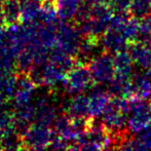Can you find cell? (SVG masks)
Instances as JSON below:
<instances>
[{
	"instance_id": "obj_18",
	"label": "cell",
	"mask_w": 151,
	"mask_h": 151,
	"mask_svg": "<svg viewBox=\"0 0 151 151\" xmlns=\"http://www.w3.org/2000/svg\"><path fill=\"white\" fill-rule=\"evenodd\" d=\"M0 133L1 136L17 133L14 111H8L4 109L0 110Z\"/></svg>"
},
{
	"instance_id": "obj_10",
	"label": "cell",
	"mask_w": 151,
	"mask_h": 151,
	"mask_svg": "<svg viewBox=\"0 0 151 151\" xmlns=\"http://www.w3.org/2000/svg\"><path fill=\"white\" fill-rule=\"evenodd\" d=\"M35 96L34 82L29 77H22L19 79L18 88L14 96V107L27 105L33 102Z\"/></svg>"
},
{
	"instance_id": "obj_22",
	"label": "cell",
	"mask_w": 151,
	"mask_h": 151,
	"mask_svg": "<svg viewBox=\"0 0 151 151\" xmlns=\"http://www.w3.org/2000/svg\"><path fill=\"white\" fill-rule=\"evenodd\" d=\"M90 4H96V3H105L108 2V0H86Z\"/></svg>"
},
{
	"instance_id": "obj_15",
	"label": "cell",
	"mask_w": 151,
	"mask_h": 151,
	"mask_svg": "<svg viewBox=\"0 0 151 151\" xmlns=\"http://www.w3.org/2000/svg\"><path fill=\"white\" fill-rule=\"evenodd\" d=\"M117 151H151L145 143L135 135L134 137H125L118 144Z\"/></svg>"
},
{
	"instance_id": "obj_9",
	"label": "cell",
	"mask_w": 151,
	"mask_h": 151,
	"mask_svg": "<svg viewBox=\"0 0 151 151\" xmlns=\"http://www.w3.org/2000/svg\"><path fill=\"white\" fill-rule=\"evenodd\" d=\"M110 93L104 88H91L90 93H88V114L91 118H96L102 115L105 110L106 106L108 105L110 99Z\"/></svg>"
},
{
	"instance_id": "obj_8",
	"label": "cell",
	"mask_w": 151,
	"mask_h": 151,
	"mask_svg": "<svg viewBox=\"0 0 151 151\" xmlns=\"http://www.w3.org/2000/svg\"><path fill=\"white\" fill-rule=\"evenodd\" d=\"M129 54L134 62V65L144 71H151V42H132L129 46Z\"/></svg>"
},
{
	"instance_id": "obj_25",
	"label": "cell",
	"mask_w": 151,
	"mask_h": 151,
	"mask_svg": "<svg viewBox=\"0 0 151 151\" xmlns=\"http://www.w3.org/2000/svg\"><path fill=\"white\" fill-rule=\"evenodd\" d=\"M20 151H32V150L28 149V148H26V147H24V148H20Z\"/></svg>"
},
{
	"instance_id": "obj_5",
	"label": "cell",
	"mask_w": 151,
	"mask_h": 151,
	"mask_svg": "<svg viewBox=\"0 0 151 151\" xmlns=\"http://www.w3.org/2000/svg\"><path fill=\"white\" fill-rule=\"evenodd\" d=\"M93 82V79L91 71L86 66L72 68L64 80L66 91L72 96L86 93L88 90L91 88Z\"/></svg>"
},
{
	"instance_id": "obj_19",
	"label": "cell",
	"mask_w": 151,
	"mask_h": 151,
	"mask_svg": "<svg viewBox=\"0 0 151 151\" xmlns=\"http://www.w3.org/2000/svg\"><path fill=\"white\" fill-rule=\"evenodd\" d=\"M70 142H68L66 139L62 138L61 136L57 135L54 136V138L50 141L46 151H68L70 147Z\"/></svg>"
},
{
	"instance_id": "obj_27",
	"label": "cell",
	"mask_w": 151,
	"mask_h": 151,
	"mask_svg": "<svg viewBox=\"0 0 151 151\" xmlns=\"http://www.w3.org/2000/svg\"><path fill=\"white\" fill-rule=\"evenodd\" d=\"M149 73H150V74H151V71H150V72H149Z\"/></svg>"
},
{
	"instance_id": "obj_16",
	"label": "cell",
	"mask_w": 151,
	"mask_h": 151,
	"mask_svg": "<svg viewBox=\"0 0 151 151\" xmlns=\"http://www.w3.org/2000/svg\"><path fill=\"white\" fill-rule=\"evenodd\" d=\"M3 20L6 23H14L21 17L20 3L16 0H5L1 6Z\"/></svg>"
},
{
	"instance_id": "obj_1",
	"label": "cell",
	"mask_w": 151,
	"mask_h": 151,
	"mask_svg": "<svg viewBox=\"0 0 151 151\" xmlns=\"http://www.w3.org/2000/svg\"><path fill=\"white\" fill-rule=\"evenodd\" d=\"M129 111V102L120 96L111 98L102 113V124L110 134L121 133L127 129V116Z\"/></svg>"
},
{
	"instance_id": "obj_17",
	"label": "cell",
	"mask_w": 151,
	"mask_h": 151,
	"mask_svg": "<svg viewBox=\"0 0 151 151\" xmlns=\"http://www.w3.org/2000/svg\"><path fill=\"white\" fill-rule=\"evenodd\" d=\"M129 12L138 20L145 18L151 14V0H132Z\"/></svg>"
},
{
	"instance_id": "obj_3",
	"label": "cell",
	"mask_w": 151,
	"mask_h": 151,
	"mask_svg": "<svg viewBox=\"0 0 151 151\" xmlns=\"http://www.w3.org/2000/svg\"><path fill=\"white\" fill-rule=\"evenodd\" d=\"M54 136L55 131L48 125L34 122L22 136V143L32 151H46Z\"/></svg>"
},
{
	"instance_id": "obj_20",
	"label": "cell",
	"mask_w": 151,
	"mask_h": 151,
	"mask_svg": "<svg viewBox=\"0 0 151 151\" xmlns=\"http://www.w3.org/2000/svg\"><path fill=\"white\" fill-rule=\"evenodd\" d=\"M131 3L132 0H108V6L115 14H127Z\"/></svg>"
},
{
	"instance_id": "obj_26",
	"label": "cell",
	"mask_w": 151,
	"mask_h": 151,
	"mask_svg": "<svg viewBox=\"0 0 151 151\" xmlns=\"http://www.w3.org/2000/svg\"><path fill=\"white\" fill-rule=\"evenodd\" d=\"M4 1H5V0H0V5H1V4L3 3Z\"/></svg>"
},
{
	"instance_id": "obj_13",
	"label": "cell",
	"mask_w": 151,
	"mask_h": 151,
	"mask_svg": "<svg viewBox=\"0 0 151 151\" xmlns=\"http://www.w3.org/2000/svg\"><path fill=\"white\" fill-rule=\"evenodd\" d=\"M79 8V0H57V14L66 20H70L75 17Z\"/></svg>"
},
{
	"instance_id": "obj_4",
	"label": "cell",
	"mask_w": 151,
	"mask_h": 151,
	"mask_svg": "<svg viewBox=\"0 0 151 151\" xmlns=\"http://www.w3.org/2000/svg\"><path fill=\"white\" fill-rule=\"evenodd\" d=\"M88 69L93 79L98 84L109 83L115 76V65L110 54H101L90 61Z\"/></svg>"
},
{
	"instance_id": "obj_11",
	"label": "cell",
	"mask_w": 151,
	"mask_h": 151,
	"mask_svg": "<svg viewBox=\"0 0 151 151\" xmlns=\"http://www.w3.org/2000/svg\"><path fill=\"white\" fill-rule=\"evenodd\" d=\"M66 113L71 118H91L88 114V97L84 93L74 95L68 102Z\"/></svg>"
},
{
	"instance_id": "obj_24",
	"label": "cell",
	"mask_w": 151,
	"mask_h": 151,
	"mask_svg": "<svg viewBox=\"0 0 151 151\" xmlns=\"http://www.w3.org/2000/svg\"><path fill=\"white\" fill-rule=\"evenodd\" d=\"M5 101H6V99L3 97V96H1L0 95V108L2 107V106L4 105V103H5Z\"/></svg>"
},
{
	"instance_id": "obj_14",
	"label": "cell",
	"mask_w": 151,
	"mask_h": 151,
	"mask_svg": "<svg viewBox=\"0 0 151 151\" xmlns=\"http://www.w3.org/2000/svg\"><path fill=\"white\" fill-rule=\"evenodd\" d=\"M19 79L12 73L0 75V95L6 100L14 98L18 88Z\"/></svg>"
},
{
	"instance_id": "obj_23",
	"label": "cell",
	"mask_w": 151,
	"mask_h": 151,
	"mask_svg": "<svg viewBox=\"0 0 151 151\" xmlns=\"http://www.w3.org/2000/svg\"><path fill=\"white\" fill-rule=\"evenodd\" d=\"M0 151H20V148H1Z\"/></svg>"
},
{
	"instance_id": "obj_2",
	"label": "cell",
	"mask_w": 151,
	"mask_h": 151,
	"mask_svg": "<svg viewBox=\"0 0 151 151\" xmlns=\"http://www.w3.org/2000/svg\"><path fill=\"white\" fill-rule=\"evenodd\" d=\"M129 111L127 129L133 135L151 127V104L147 101H129Z\"/></svg>"
},
{
	"instance_id": "obj_12",
	"label": "cell",
	"mask_w": 151,
	"mask_h": 151,
	"mask_svg": "<svg viewBox=\"0 0 151 151\" xmlns=\"http://www.w3.org/2000/svg\"><path fill=\"white\" fill-rule=\"evenodd\" d=\"M114 65H115V76L116 78L129 80L133 76L134 62L129 56V52L121 50L114 54Z\"/></svg>"
},
{
	"instance_id": "obj_7",
	"label": "cell",
	"mask_w": 151,
	"mask_h": 151,
	"mask_svg": "<svg viewBox=\"0 0 151 151\" xmlns=\"http://www.w3.org/2000/svg\"><path fill=\"white\" fill-rule=\"evenodd\" d=\"M125 99L129 101H148L151 99V78L148 74L138 73L132 76Z\"/></svg>"
},
{
	"instance_id": "obj_21",
	"label": "cell",
	"mask_w": 151,
	"mask_h": 151,
	"mask_svg": "<svg viewBox=\"0 0 151 151\" xmlns=\"http://www.w3.org/2000/svg\"><path fill=\"white\" fill-rule=\"evenodd\" d=\"M137 136L147 145V147L151 150V127L144 129L143 132L137 134Z\"/></svg>"
},
{
	"instance_id": "obj_6",
	"label": "cell",
	"mask_w": 151,
	"mask_h": 151,
	"mask_svg": "<svg viewBox=\"0 0 151 151\" xmlns=\"http://www.w3.org/2000/svg\"><path fill=\"white\" fill-rule=\"evenodd\" d=\"M56 40L59 44V50L72 56L77 55L82 38L80 37V32L77 29L65 24L61 25L57 29Z\"/></svg>"
}]
</instances>
